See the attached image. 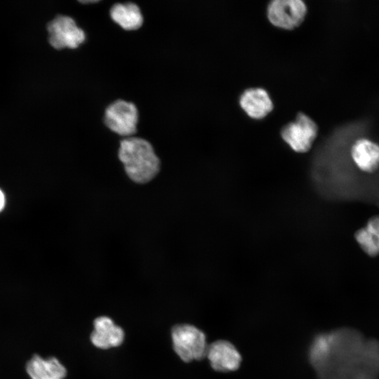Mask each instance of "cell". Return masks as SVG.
<instances>
[{
	"instance_id": "1",
	"label": "cell",
	"mask_w": 379,
	"mask_h": 379,
	"mask_svg": "<svg viewBox=\"0 0 379 379\" xmlns=\"http://www.w3.org/2000/svg\"><path fill=\"white\" fill-rule=\"evenodd\" d=\"M118 157L129 178L136 183H147L158 174L160 160L152 145L138 137H128L120 142Z\"/></svg>"
},
{
	"instance_id": "2",
	"label": "cell",
	"mask_w": 379,
	"mask_h": 379,
	"mask_svg": "<svg viewBox=\"0 0 379 379\" xmlns=\"http://www.w3.org/2000/svg\"><path fill=\"white\" fill-rule=\"evenodd\" d=\"M175 353L185 362L201 360L206 356L208 345L204 333L190 324H178L171 331Z\"/></svg>"
},
{
	"instance_id": "3",
	"label": "cell",
	"mask_w": 379,
	"mask_h": 379,
	"mask_svg": "<svg viewBox=\"0 0 379 379\" xmlns=\"http://www.w3.org/2000/svg\"><path fill=\"white\" fill-rule=\"evenodd\" d=\"M317 132V124L309 116L300 112L295 120L282 128L281 135L293 151L306 152L311 148Z\"/></svg>"
},
{
	"instance_id": "4",
	"label": "cell",
	"mask_w": 379,
	"mask_h": 379,
	"mask_svg": "<svg viewBox=\"0 0 379 379\" xmlns=\"http://www.w3.org/2000/svg\"><path fill=\"white\" fill-rule=\"evenodd\" d=\"M105 125L116 133L132 137L137 131L138 112L135 105L124 100H117L105 109Z\"/></svg>"
},
{
	"instance_id": "5",
	"label": "cell",
	"mask_w": 379,
	"mask_h": 379,
	"mask_svg": "<svg viewBox=\"0 0 379 379\" xmlns=\"http://www.w3.org/2000/svg\"><path fill=\"white\" fill-rule=\"evenodd\" d=\"M48 41L56 49L76 48L86 39L84 30L68 15H58L47 25Z\"/></svg>"
},
{
	"instance_id": "6",
	"label": "cell",
	"mask_w": 379,
	"mask_h": 379,
	"mask_svg": "<svg viewBox=\"0 0 379 379\" xmlns=\"http://www.w3.org/2000/svg\"><path fill=\"white\" fill-rule=\"evenodd\" d=\"M307 6L301 0H274L267 8L269 21L275 27L292 29L305 19Z\"/></svg>"
},
{
	"instance_id": "7",
	"label": "cell",
	"mask_w": 379,
	"mask_h": 379,
	"mask_svg": "<svg viewBox=\"0 0 379 379\" xmlns=\"http://www.w3.org/2000/svg\"><path fill=\"white\" fill-rule=\"evenodd\" d=\"M211 367L217 371L229 372L239 368L241 357L229 341L220 340L208 346L206 356Z\"/></svg>"
},
{
	"instance_id": "8",
	"label": "cell",
	"mask_w": 379,
	"mask_h": 379,
	"mask_svg": "<svg viewBox=\"0 0 379 379\" xmlns=\"http://www.w3.org/2000/svg\"><path fill=\"white\" fill-rule=\"evenodd\" d=\"M93 326L91 340L96 347L109 349L118 347L123 343V329L116 325L109 317L102 316L96 318Z\"/></svg>"
},
{
	"instance_id": "9",
	"label": "cell",
	"mask_w": 379,
	"mask_h": 379,
	"mask_svg": "<svg viewBox=\"0 0 379 379\" xmlns=\"http://www.w3.org/2000/svg\"><path fill=\"white\" fill-rule=\"evenodd\" d=\"M239 105L246 114L254 119L265 117L274 106L267 91L259 87L244 91L239 97Z\"/></svg>"
},
{
	"instance_id": "10",
	"label": "cell",
	"mask_w": 379,
	"mask_h": 379,
	"mask_svg": "<svg viewBox=\"0 0 379 379\" xmlns=\"http://www.w3.org/2000/svg\"><path fill=\"white\" fill-rule=\"evenodd\" d=\"M351 157L356 166L368 173L379 168V145L366 139L359 138L352 145Z\"/></svg>"
},
{
	"instance_id": "11",
	"label": "cell",
	"mask_w": 379,
	"mask_h": 379,
	"mask_svg": "<svg viewBox=\"0 0 379 379\" xmlns=\"http://www.w3.org/2000/svg\"><path fill=\"white\" fill-rule=\"evenodd\" d=\"M26 369L31 379H63L67 373L56 358L44 359L36 354L27 362Z\"/></svg>"
},
{
	"instance_id": "12",
	"label": "cell",
	"mask_w": 379,
	"mask_h": 379,
	"mask_svg": "<svg viewBox=\"0 0 379 379\" xmlns=\"http://www.w3.org/2000/svg\"><path fill=\"white\" fill-rule=\"evenodd\" d=\"M111 18L123 29L134 30L143 23V16L139 6L133 2L117 3L110 8Z\"/></svg>"
},
{
	"instance_id": "13",
	"label": "cell",
	"mask_w": 379,
	"mask_h": 379,
	"mask_svg": "<svg viewBox=\"0 0 379 379\" xmlns=\"http://www.w3.org/2000/svg\"><path fill=\"white\" fill-rule=\"evenodd\" d=\"M354 238L366 254L370 257L379 255V215L371 218L364 227L355 232Z\"/></svg>"
},
{
	"instance_id": "14",
	"label": "cell",
	"mask_w": 379,
	"mask_h": 379,
	"mask_svg": "<svg viewBox=\"0 0 379 379\" xmlns=\"http://www.w3.org/2000/svg\"><path fill=\"white\" fill-rule=\"evenodd\" d=\"M6 204V197L4 192L0 188V213L5 208Z\"/></svg>"
},
{
	"instance_id": "15",
	"label": "cell",
	"mask_w": 379,
	"mask_h": 379,
	"mask_svg": "<svg viewBox=\"0 0 379 379\" xmlns=\"http://www.w3.org/2000/svg\"><path fill=\"white\" fill-rule=\"evenodd\" d=\"M82 4H90V3H96L98 1H79Z\"/></svg>"
}]
</instances>
